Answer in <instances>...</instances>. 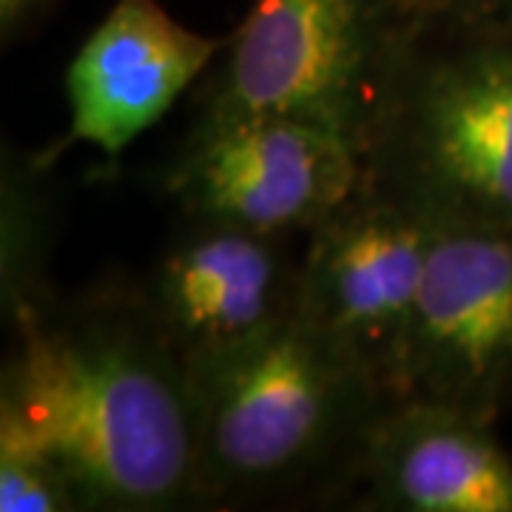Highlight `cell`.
I'll use <instances>...</instances> for the list:
<instances>
[{
    "label": "cell",
    "mask_w": 512,
    "mask_h": 512,
    "mask_svg": "<svg viewBox=\"0 0 512 512\" xmlns=\"http://www.w3.org/2000/svg\"><path fill=\"white\" fill-rule=\"evenodd\" d=\"M407 399L484 421L512 404V231L436 222L407 356Z\"/></svg>",
    "instance_id": "52a82bcc"
},
{
    "label": "cell",
    "mask_w": 512,
    "mask_h": 512,
    "mask_svg": "<svg viewBox=\"0 0 512 512\" xmlns=\"http://www.w3.org/2000/svg\"><path fill=\"white\" fill-rule=\"evenodd\" d=\"M384 43L379 0H251L191 126L288 114L336 128L359 148Z\"/></svg>",
    "instance_id": "5b68a950"
},
{
    "label": "cell",
    "mask_w": 512,
    "mask_h": 512,
    "mask_svg": "<svg viewBox=\"0 0 512 512\" xmlns=\"http://www.w3.org/2000/svg\"><path fill=\"white\" fill-rule=\"evenodd\" d=\"M37 163L20 157L3 160V242H0V299L3 313L35 302L49 291L52 256V205L35 185Z\"/></svg>",
    "instance_id": "8fae6325"
},
{
    "label": "cell",
    "mask_w": 512,
    "mask_h": 512,
    "mask_svg": "<svg viewBox=\"0 0 512 512\" xmlns=\"http://www.w3.org/2000/svg\"><path fill=\"white\" fill-rule=\"evenodd\" d=\"M0 512H83L55 458L6 427H0Z\"/></svg>",
    "instance_id": "7c38bea8"
},
{
    "label": "cell",
    "mask_w": 512,
    "mask_h": 512,
    "mask_svg": "<svg viewBox=\"0 0 512 512\" xmlns=\"http://www.w3.org/2000/svg\"><path fill=\"white\" fill-rule=\"evenodd\" d=\"M359 183L362 160L348 134L288 114L191 126L163 177L185 220L288 239L308 237Z\"/></svg>",
    "instance_id": "8992f818"
},
{
    "label": "cell",
    "mask_w": 512,
    "mask_h": 512,
    "mask_svg": "<svg viewBox=\"0 0 512 512\" xmlns=\"http://www.w3.org/2000/svg\"><path fill=\"white\" fill-rule=\"evenodd\" d=\"M137 291L168 345L194 370L296 311L299 259L288 237L188 220Z\"/></svg>",
    "instance_id": "ba28073f"
},
{
    "label": "cell",
    "mask_w": 512,
    "mask_h": 512,
    "mask_svg": "<svg viewBox=\"0 0 512 512\" xmlns=\"http://www.w3.org/2000/svg\"><path fill=\"white\" fill-rule=\"evenodd\" d=\"M197 404V507L342 501L390 402L293 311L188 370Z\"/></svg>",
    "instance_id": "7a4b0ae2"
},
{
    "label": "cell",
    "mask_w": 512,
    "mask_h": 512,
    "mask_svg": "<svg viewBox=\"0 0 512 512\" xmlns=\"http://www.w3.org/2000/svg\"><path fill=\"white\" fill-rule=\"evenodd\" d=\"M359 160L430 220L512 231V32L390 37Z\"/></svg>",
    "instance_id": "3957f363"
},
{
    "label": "cell",
    "mask_w": 512,
    "mask_h": 512,
    "mask_svg": "<svg viewBox=\"0 0 512 512\" xmlns=\"http://www.w3.org/2000/svg\"><path fill=\"white\" fill-rule=\"evenodd\" d=\"M225 40L183 26L160 0H114L69 63L66 137L35 163L46 168L77 143L117 160L208 72Z\"/></svg>",
    "instance_id": "9c48e42d"
},
{
    "label": "cell",
    "mask_w": 512,
    "mask_h": 512,
    "mask_svg": "<svg viewBox=\"0 0 512 512\" xmlns=\"http://www.w3.org/2000/svg\"><path fill=\"white\" fill-rule=\"evenodd\" d=\"M6 319L0 427L55 458L83 512L197 507L194 387L140 291H49Z\"/></svg>",
    "instance_id": "6da1fadb"
},
{
    "label": "cell",
    "mask_w": 512,
    "mask_h": 512,
    "mask_svg": "<svg viewBox=\"0 0 512 512\" xmlns=\"http://www.w3.org/2000/svg\"><path fill=\"white\" fill-rule=\"evenodd\" d=\"M390 37L512 32V0H379Z\"/></svg>",
    "instance_id": "4fadbf2b"
},
{
    "label": "cell",
    "mask_w": 512,
    "mask_h": 512,
    "mask_svg": "<svg viewBox=\"0 0 512 512\" xmlns=\"http://www.w3.org/2000/svg\"><path fill=\"white\" fill-rule=\"evenodd\" d=\"M49 3L52 0H0V32H3V43H9L32 20L40 18L43 9H49Z\"/></svg>",
    "instance_id": "5bb4252c"
},
{
    "label": "cell",
    "mask_w": 512,
    "mask_h": 512,
    "mask_svg": "<svg viewBox=\"0 0 512 512\" xmlns=\"http://www.w3.org/2000/svg\"><path fill=\"white\" fill-rule=\"evenodd\" d=\"M436 222L362 183L308 234L296 313L390 404L407 399V356Z\"/></svg>",
    "instance_id": "277c9868"
},
{
    "label": "cell",
    "mask_w": 512,
    "mask_h": 512,
    "mask_svg": "<svg viewBox=\"0 0 512 512\" xmlns=\"http://www.w3.org/2000/svg\"><path fill=\"white\" fill-rule=\"evenodd\" d=\"M342 501L387 512H512V456L493 421L404 399L373 424Z\"/></svg>",
    "instance_id": "30bf717a"
}]
</instances>
